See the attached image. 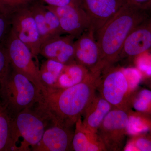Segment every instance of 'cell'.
Listing matches in <instances>:
<instances>
[{
  "label": "cell",
  "instance_id": "6da1fadb",
  "mask_svg": "<svg viewBox=\"0 0 151 151\" xmlns=\"http://www.w3.org/2000/svg\"><path fill=\"white\" fill-rule=\"evenodd\" d=\"M101 73L91 72L83 81L68 88H45L34 107L50 123L73 127L96 94Z\"/></svg>",
  "mask_w": 151,
  "mask_h": 151
},
{
  "label": "cell",
  "instance_id": "7a4b0ae2",
  "mask_svg": "<svg viewBox=\"0 0 151 151\" xmlns=\"http://www.w3.org/2000/svg\"><path fill=\"white\" fill-rule=\"evenodd\" d=\"M150 9L127 2L95 36L99 45L103 71L119 60L125 41L136 27L148 19Z\"/></svg>",
  "mask_w": 151,
  "mask_h": 151
},
{
  "label": "cell",
  "instance_id": "3957f363",
  "mask_svg": "<svg viewBox=\"0 0 151 151\" xmlns=\"http://www.w3.org/2000/svg\"><path fill=\"white\" fill-rule=\"evenodd\" d=\"M142 79V73L136 67L112 65L103 70L97 90L113 108L129 111L132 109V97Z\"/></svg>",
  "mask_w": 151,
  "mask_h": 151
},
{
  "label": "cell",
  "instance_id": "277c9868",
  "mask_svg": "<svg viewBox=\"0 0 151 151\" xmlns=\"http://www.w3.org/2000/svg\"><path fill=\"white\" fill-rule=\"evenodd\" d=\"M41 91L23 74L10 64L0 88V102L13 116L38 102Z\"/></svg>",
  "mask_w": 151,
  "mask_h": 151
},
{
  "label": "cell",
  "instance_id": "5b68a950",
  "mask_svg": "<svg viewBox=\"0 0 151 151\" xmlns=\"http://www.w3.org/2000/svg\"><path fill=\"white\" fill-rule=\"evenodd\" d=\"M49 123L34 107L15 115L13 151H34Z\"/></svg>",
  "mask_w": 151,
  "mask_h": 151
},
{
  "label": "cell",
  "instance_id": "8992f818",
  "mask_svg": "<svg viewBox=\"0 0 151 151\" xmlns=\"http://www.w3.org/2000/svg\"><path fill=\"white\" fill-rule=\"evenodd\" d=\"M11 65L30 79L40 91L42 83L38 62L28 47L18 38L12 29L4 40Z\"/></svg>",
  "mask_w": 151,
  "mask_h": 151
},
{
  "label": "cell",
  "instance_id": "52a82bcc",
  "mask_svg": "<svg viewBox=\"0 0 151 151\" xmlns=\"http://www.w3.org/2000/svg\"><path fill=\"white\" fill-rule=\"evenodd\" d=\"M128 111L113 108L100 125L97 133L106 150H123L128 135Z\"/></svg>",
  "mask_w": 151,
  "mask_h": 151
},
{
  "label": "cell",
  "instance_id": "ba28073f",
  "mask_svg": "<svg viewBox=\"0 0 151 151\" xmlns=\"http://www.w3.org/2000/svg\"><path fill=\"white\" fill-rule=\"evenodd\" d=\"M11 29L18 38L29 49L38 62L41 42L37 26L28 6L10 14Z\"/></svg>",
  "mask_w": 151,
  "mask_h": 151
},
{
  "label": "cell",
  "instance_id": "9c48e42d",
  "mask_svg": "<svg viewBox=\"0 0 151 151\" xmlns=\"http://www.w3.org/2000/svg\"><path fill=\"white\" fill-rule=\"evenodd\" d=\"M47 7L56 14L64 34L69 35L76 39L86 31L90 29L91 24L88 17L75 0L68 5Z\"/></svg>",
  "mask_w": 151,
  "mask_h": 151
},
{
  "label": "cell",
  "instance_id": "30bf717a",
  "mask_svg": "<svg viewBox=\"0 0 151 151\" xmlns=\"http://www.w3.org/2000/svg\"><path fill=\"white\" fill-rule=\"evenodd\" d=\"M91 24L90 30L96 36L105 24L127 2V0H77Z\"/></svg>",
  "mask_w": 151,
  "mask_h": 151
},
{
  "label": "cell",
  "instance_id": "8fae6325",
  "mask_svg": "<svg viewBox=\"0 0 151 151\" xmlns=\"http://www.w3.org/2000/svg\"><path fill=\"white\" fill-rule=\"evenodd\" d=\"M75 60L92 72H103L99 45L94 33L89 29L74 42Z\"/></svg>",
  "mask_w": 151,
  "mask_h": 151
},
{
  "label": "cell",
  "instance_id": "7c38bea8",
  "mask_svg": "<svg viewBox=\"0 0 151 151\" xmlns=\"http://www.w3.org/2000/svg\"><path fill=\"white\" fill-rule=\"evenodd\" d=\"M34 151H72L73 127L58 123H50Z\"/></svg>",
  "mask_w": 151,
  "mask_h": 151
},
{
  "label": "cell",
  "instance_id": "4fadbf2b",
  "mask_svg": "<svg viewBox=\"0 0 151 151\" xmlns=\"http://www.w3.org/2000/svg\"><path fill=\"white\" fill-rule=\"evenodd\" d=\"M75 39L69 35L52 37L41 44L39 55L64 65L74 62Z\"/></svg>",
  "mask_w": 151,
  "mask_h": 151
},
{
  "label": "cell",
  "instance_id": "5bb4252c",
  "mask_svg": "<svg viewBox=\"0 0 151 151\" xmlns=\"http://www.w3.org/2000/svg\"><path fill=\"white\" fill-rule=\"evenodd\" d=\"M150 18L130 33L125 41L119 60L133 58L151 50V27Z\"/></svg>",
  "mask_w": 151,
  "mask_h": 151
},
{
  "label": "cell",
  "instance_id": "9a60e30c",
  "mask_svg": "<svg viewBox=\"0 0 151 151\" xmlns=\"http://www.w3.org/2000/svg\"><path fill=\"white\" fill-rule=\"evenodd\" d=\"M72 150L106 151L97 132L89 129L83 124L81 118L76 123L72 143Z\"/></svg>",
  "mask_w": 151,
  "mask_h": 151
},
{
  "label": "cell",
  "instance_id": "2e32d148",
  "mask_svg": "<svg viewBox=\"0 0 151 151\" xmlns=\"http://www.w3.org/2000/svg\"><path fill=\"white\" fill-rule=\"evenodd\" d=\"M113 106L100 94H95L83 113V124L89 129L97 132Z\"/></svg>",
  "mask_w": 151,
  "mask_h": 151
},
{
  "label": "cell",
  "instance_id": "e0dca14e",
  "mask_svg": "<svg viewBox=\"0 0 151 151\" xmlns=\"http://www.w3.org/2000/svg\"><path fill=\"white\" fill-rule=\"evenodd\" d=\"M90 73L86 67L76 61L65 64L54 88L64 89L74 86L84 80Z\"/></svg>",
  "mask_w": 151,
  "mask_h": 151
},
{
  "label": "cell",
  "instance_id": "ac0fdd59",
  "mask_svg": "<svg viewBox=\"0 0 151 151\" xmlns=\"http://www.w3.org/2000/svg\"><path fill=\"white\" fill-rule=\"evenodd\" d=\"M14 117L0 102V151H13Z\"/></svg>",
  "mask_w": 151,
  "mask_h": 151
},
{
  "label": "cell",
  "instance_id": "d6986e66",
  "mask_svg": "<svg viewBox=\"0 0 151 151\" xmlns=\"http://www.w3.org/2000/svg\"><path fill=\"white\" fill-rule=\"evenodd\" d=\"M64 64L53 60L47 59L40 68L42 83L45 88H54Z\"/></svg>",
  "mask_w": 151,
  "mask_h": 151
},
{
  "label": "cell",
  "instance_id": "ffe728a7",
  "mask_svg": "<svg viewBox=\"0 0 151 151\" xmlns=\"http://www.w3.org/2000/svg\"><path fill=\"white\" fill-rule=\"evenodd\" d=\"M128 136L132 137L151 133V116L139 113L132 109L128 111Z\"/></svg>",
  "mask_w": 151,
  "mask_h": 151
},
{
  "label": "cell",
  "instance_id": "44dd1931",
  "mask_svg": "<svg viewBox=\"0 0 151 151\" xmlns=\"http://www.w3.org/2000/svg\"><path fill=\"white\" fill-rule=\"evenodd\" d=\"M45 6L46 5L40 0H36L28 6L30 12L37 26L41 44L51 37L45 15Z\"/></svg>",
  "mask_w": 151,
  "mask_h": 151
},
{
  "label": "cell",
  "instance_id": "7402d4cb",
  "mask_svg": "<svg viewBox=\"0 0 151 151\" xmlns=\"http://www.w3.org/2000/svg\"><path fill=\"white\" fill-rule=\"evenodd\" d=\"M131 107L135 111L151 116V90L138 89L132 97Z\"/></svg>",
  "mask_w": 151,
  "mask_h": 151
},
{
  "label": "cell",
  "instance_id": "603a6c76",
  "mask_svg": "<svg viewBox=\"0 0 151 151\" xmlns=\"http://www.w3.org/2000/svg\"><path fill=\"white\" fill-rule=\"evenodd\" d=\"M123 151H151V133L130 137Z\"/></svg>",
  "mask_w": 151,
  "mask_h": 151
},
{
  "label": "cell",
  "instance_id": "cb8c5ba5",
  "mask_svg": "<svg viewBox=\"0 0 151 151\" xmlns=\"http://www.w3.org/2000/svg\"><path fill=\"white\" fill-rule=\"evenodd\" d=\"M136 68L142 73L143 78L151 77V53L150 51L143 52L134 58Z\"/></svg>",
  "mask_w": 151,
  "mask_h": 151
},
{
  "label": "cell",
  "instance_id": "d4e9b609",
  "mask_svg": "<svg viewBox=\"0 0 151 151\" xmlns=\"http://www.w3.org/2000/svg\"><path fill=\"white\" fill-rule=\"evenodd\" d=\"M36 0H0V12L11 14Z\"/></svg>",
  "mask_w": 151,
  "mask_h": 151
},
{
  "label": "cell",
  "instance_id": "484cf974",
  "mask_svg": "<svg viewBox=\"0 0 151 151\" xmlns=\"http://www.w3.org/2000/svg\"><path fill=\"white\" fill-rule=\"evenodd\" d=\"M47 24L48 27L52 37L64 34L60 23L59 19L54 12L45 6V11Z\"/></svg>",
  "mask_w": 151,
  "mask_h": 151
},
{
  "label": "cell",
  "instance_id": "4316f807",
  "mask_svg": "<svg viewBox=\"0 0 151 151\" xmlns=\"http://www.w3.org/2000/svg\"><path fill=\"white\" fill-rule=\"evenodd\" d=\"M10 62L4 40L0 42V88L3 78L8 70Z\"/></svg>",
  "mask_w": 151,
  "mask_h": 151
},
{
  "label": "cell",
  "instance_id": "83f0119b",
  "mask_svg": "<svg viewBox=\"0 0 151 151\" xmlns=\"http://www.w3.org/2000/svg\"><path fill=\"white\" fill-rule=\"evenodd\" d=\"M11 29L10 15L0 12V42L4 40Z\"/></svg>",
  "mask_w": 151,
  "mask_h": 151
},
{
  "label": "cell",
  "instance_id": "f1b7e54d",
  "mask_svg": "<svg viewBox=\"0 0 151 151\" xmlns=\"http://www.w3.org/2000/svg\"><path fill=\"white\" fill-rule=\"evenodd\" d=\"M46 5L52 6H63L70 4L75 0H40Z\"/></svg>",
  "mask_w": 151,
  "mask_h": 151
},
{
  "label": "cell",
  "instance_id": "f546056e",
  "mask_svg": "<svg viewBox=\"0 0 151 151\" xmlns=\"http://www.w3.org/2000/svg\"><path fill=\"white\" fill-rule=\"evenodd\" d=\"M127 2L130 3L145 9H151V0H127Z\"/></svg>",
  "mask_w": 151,
  "mask_h": 151
},
{
  "label": "cell",
  "instance_id": "4dcf8cb0",
  "mask_svg": "<svg viewBox=\"0 0 151 151\" xmlns=\"http://www.w3.org/2000/svg\"><path fill=\"white\" fill-rule=\"evenodd\" d=\"M150 87L151 89V77L150 78Z\"/></svg>",
  "mask_w": 151,
  "mask_h": 151
},
{
  "label": "cell",
  "instance_id": "1f68e13d",
  "mask_svg": "<svg viewBox=\"0 0 151 151\" xmlns=\"http://www.w3.org/2000/svg\"><path fill=\"white\" fill-rule=\"evenodd\" d=\"M150 24L151 27V16L150 18Z\"/></svg>",
  "mask_w": 151,
  "mask_h": 151
}]
</instances>
